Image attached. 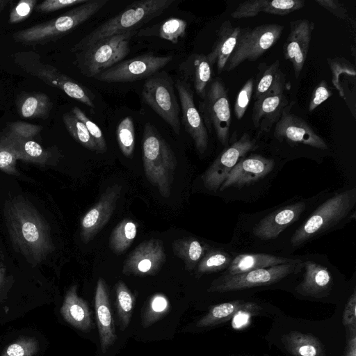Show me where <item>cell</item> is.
<instances>
[{"label":"cell","mask_w":356,"mask_h":356,"mask_svg":"<svg viewBox=\"0 0 356 356\" xmlns=\"http://www.w3.org/2000/svg\"><path fill=\"white\" fill-rule=\"evenodd\" d=\"M3 216L14 250L33 266L55 250L49 224L35 206L22 196L7 200Z\"/></svg>","instance_id":"cell-1"},{"label":"cell","mask_w":356,"mask_h":356,"mask_svg":"<svg viewBox=\"0 0 356 356\" xmlns=\"http://www.w3.org/2000/svg\"><path fill=\"white\" fill-rule=\"evenodd\" d=\"M174 0H140L134 1L120 13L104 22L83 38L72 49L79 52L108 37L138 31L142 25L161 15Z\"/></svg>","instance_id":"cell-2"},{"label":"cell","mask_w":356,"mask_h":356,"mask_svg":"<svg viewBox=\"0 0 356 356\" xmlns=\"http://www.w3.org/2000/svg\"><path fill=\"white\" fill-rule=\"evenodd\" d=\"M142 148L147 179L157 188L162 197H169L177 161L170 145L150 122L144 126Z\"/></svg>","instance_id":"cell-3"},{"label":"cell","mask_w":356,"mask_h":356,"mask_svg":"<svg viewBox=\"0 0 356 356\" xmlns=\"http://www.w3.org/2000/svg\"><path fill=\"white\" fill-rule=\"evenodd\" d=\"M356 203V188L338 193L323 202L293 233L291 243L298 246L345 218Z\"/></svg>","instance_id":"cell-4"},{"label":"cell","mask_w":356,"mask_h":356,"mask_svg":"<svg viewBox=\"0 0 356 356\" xmlns=\"http://www.w3.org/2000/svg\"><path fill=\"white\" fill-rule=\"evenodd\" d=\"M108 0H89L57 18L16 32V41L33 44L49 41L70 33L102 8Z\"/></svg>","instance_id":"cell-5"},{"label":"cell","mask_w":356,"mask_h":356,"mask_svg":"<svg viewBox=\"0 0 356 356\" xmlns=\"http://www.w3.org/2000/svg\"><path fill=\"white\" fill-rule=\"evenodd\" d=\"M137 32L128 31L108 37L77 52L76 63L81 73L93 78L123 60L130 51L129 41Z\"/></svg>","instance_id":"cell-6"},{"label":"cell","mask_w":356,"mask_h":356,"mask_svg":"<svg viewBox=\"0 0 356 356\" xmlns=\"http://www.w3.org/2000/svg\"><path fill=\"white\" fill-rule=\"evenodd\" d=\"M141 95L143 102L179 134L181 109L171 76L166 72H157L146 79Z\"/></svg>","instance_id":"cell-7"},{"label":"cell","mask_w":356,"mask_h":356,"mask_svg":"<svg viewBox=\"0 0 356 356\" xmlns=\"http://www.w3.org/2000/svg\"><path fill=\"white\" fill-rule=\"evenodd\" d=\"M284 28L277 24H262L252 29L241 28L224 70L232 71L246 60L254 61L259 58L279 40Z\"/></svg>","instance_id":"cell-8"},{"label":"cell","mask_w":356,"mask_h":356,"mask_svg":"<svg viewBox=\"0 0 356 356\" xmlns=\"http://www.w3.org/2000/svg\"><path fill=\"white\" fill-rule=\"evenodd\" d=\"M198 111L208 133L214 131L219 142L226 145L229 139L232 116L227 90L220 79L211 82L200 102Z\"/></svg>","instance_id":"cell-9"},{"label":"cell","mask_w":356,"mask_h":356,"mask_svg":"<svg viewBox=\"0 0 356 356\" xmlns=\"http://www.w3.org/2000/svg\"><path fill=\"white\" fill-rule=\"evenodd\" d=\"M302 266L300 261L240 274L223 275L214 280L207 291L211 293H226L271 284L292 273H298Z\"/></svg>","instance_id":"cell-10"},{"label":"cell","mask_w":356,"mask_h":356,"mask_svg":"<svg viewBox=\"0 0 356 356\" xmlns=\"http://www.w3.org/2000/svg\"><path fill=\"white\" fill-rule=\"evenodd\" d=\"M172 59V56L148 53L122 60L92 79L106 83L131 82L147 79L160 71Z\"/></svg>","instance_id":"cell-11"},{"label":"cell","mask_w":356,"mask_h":356,"mask_svg":"<svg viewBox=\"0 0 356 356\" xmlns=\"http://www.w3.org/2000/svg\"><path fill=\"white\" fill-rule=\"evenodd\" d=\"M257 147L255 140L248 133H244L225 149L206 170L202 176L204 187L216 191L240 159Z\"/></svg>","instance_id":"cell-12"},{"label":"cell","mask_w":356,"mask_h":356,"mask_svg":"<svg viewBox=\"0 0 356 356\" xmlns=\"http://www.w3.org/2000/svg\"><path fill=\"white\" fill-rule=\"evenodd\" d=\"M166 260L163 241L151 238L138 244L127 256L122 273L129 276H152L157 274Z\"/></svg>","instance_id":"cell-13"},{"label":"cell","mask_w":356,"mask_h":356,"mask_svg":"<svg viewBox=\"0 0 356 356\" xmlns=\"http://www.w3.org/2000/svg\"><path fill=\"white\" fill-rule=\"evenodd\" d=\"M293 102L283 111L275 124L274 136L280 142L291 145L302 144L316 149H327L326 143L309 124L300 117L290 113Z\"/></svg>","instance_id":"cell-14"},{"label":"cell","mask_w":356,"mask_h":356,"mask_svg":"<svg viewBox=\"0 0 356 356\" xmlns=\"http://www.w3.org/2000/svg\"><path fill=\"white\" fill-rule=\"evenodd\" d=\"M180 101L181 122L193 139L197 151L202 154L209 144V133L194 102L193 90L186 81L177 79L175 83Z\"/></svg>","instance_id":"cell-15"},{"label":"cell","mask_w":356,"mask_h":356,"mask_svg":"<svg viewBox=\"0 0 356 356\" xmlns=\"http://www.w3.org/2000/svg\"><path fill=\"white\" fill-rule=\"evenodd\" d=\"M122 186L118 184L108 186L97 202L83 216L80 222V237L88 243L106 225L115 210Z\"/></svg>","instance_id":"cell-16"},{"label":"cell","mask_w":356,"mask_h":356,"mask_svg":"<svg viewBox=\"0 0 356 356\" xmlns=\"http://www.w3.org/2000/svg\"><path fill=\"white\" fill-rule=\"evenodd\" d=\"M285 77L278 81L263 97L254 101L252 120L255 129L269 132L280 119L284 109L289 104L284 94Z\"/></svg>","instance_id":"cell-17"},{"label":"cell","mask_w":356,"mask_h":356,"mask_svg":"<svg viewBox=\"0 0 356 356\" xmlns=\"http://www.w3.org/2000/svg\"><path fill=\"white\" fill-rule=\"evenodd\" d=\"M315 24L301 19L289 23V32L283 45V54L292 64L294 74L298 79L302 70L309 51Z\"/></svg>","instance_id":"cell-18"},{"label":"cell","mask_w":356,"mask_h":356,"mask_svg":"<svg viewBox=\"0 0 356 356\" xmlns=\"http://www.w3.org/2000/svg\"><path fill=\"white\" fill-rule=\"evenodd\" d=\"M274 165L273 159L259 154L243 157L229 172L219 189L222 191L231 187L241 188L252 184L270 172Z\"/></svg>","instance_id":"cell-19"},{"label":"cell","mask_w":356,"mask_h":356,"mask_svg":"<svg viewBox=\"0 0 356 356\" xmlns=\"http://www.w3.org/2000/svg\"><path fill=\"white\" fill-rule=\"evenodd\" d=\"M306 208L300 202L280 208L262 218L252 229L254 235L262 240L277 238L287 227L297 221Z\"/></svg>","instance_id":"cell-20"},{"label":"cell","mask_w":356,"mask_h":356,"mask_svg":"<svg viewBox=\"0 0 356 356\" xmlns=\"http://www.w3.org/2000/svg\"><path fill=\"white\" fill-rule=\"evenodd\" d=\"M95 309L101 350L106 353L115 342L117 335L111 314L108 290L105 280L102 277H99L97 282Z\"/></svg>","instance_id":"cell-21"},{"label":"cell","mask_w":356,"mask_h":356,"mask_svg":"<svg viewBox=\"0 0 356 356\" xmlns=\"http://www.w3.org/2000/svg\"><path fill=\"white\" fill-rule=\"evenodd\" d=\"M332 83L355 117L356 70L355 65L343 57L327 58Z\"/></svg>","instance_id":"cell-22"},{"label":"cell","mask_w":356,"mask_h":356,"mask_svg":"<svg viewBox=\"0 0 356 356\" xmlns=\"http://www.w3.org/2000/svg\"><path fill=\"white\" fill-rule=\"evenodd\" d=\"M305 6L303 0H248L232 11L234 19L252 17L260 13L284 16Z\"/></svg>","instance_id":"cell-23"},{"label":"cell","mask_w":356,"mask_h":356,"mask_svg":"<svg viewBox=\"0 0 356 356\" xmlns=\"http://www.w3.org/2000/svg\"><path fill=\"white\" fill-rule=\"evenodd\" d=\"M180 70L190 86L193 85L196 94L202 99L211 82L212 66L207 55L193 54L180 65Z\"/></svg>","instance_id":"cell-24"},{"label":"cell","mask_w":356,"mask_h":356,"mask_svg":"<svg viewBox=\"0 0 356 356\" xmlns=\"http://www.w3.org/2000/svg\"><path fill=\"white\" fill-rule=\"evenodd\" d=\"M60 312L67 323L79 330L88 332L94 327L88 305L78 296L76 285L66 292Z\"/></svg>","instance_id":"cell-25"},{"label":"cell","mask_w":356,"mask_h":356,"mask_svg":"<svg viewBox=\"0 0 356 356\" xmlns=\"http://www.w3.org/2000/svg\"><path fill=\"white\" fill-rule=\"evenodd\" d=\"M5 134L10 140L18 160L45 166L56 165L61 157L57 149H44L35 141L19 138L9 132Z\"/></svg>","instance_id":"cell-26"},{"label":"cell","mask_w":356,"mask_h":356,"mask_svg":"<svg viewBox=\"0 0 356 356\" xmlns=\"http://www.w3.org/2000/svg\"><path fill=\"white\" fill-rule=\"evenodd\" d=\"M302 265L305 270L304 277L296 288V291L316 298L327 296L332 286V277L327 268L312 261H307Z\"/></svg>","instance_id":"cell-27"},{"label":"cell","mask_w":356,"mask_h":356,"mask_svg":"<svg viewBox=\"0 0 356 356\" xmlns=\"http://www.w3.org/2000/svg\"><path fill=\"white\" fill-rule=\"evenodd\" d=\"M240 26H234L226 20L220 26L217 38L211 51L207 55L210 64L217 67L218 73H221L236 44L241 31Z\"/></svg>","instance_id":"cell-28"},{"label":"cell","mask_w":356,"mask_h":356,"mask_svg":"<svg viewBox=\"0 0 356 356\" xmlns=\"http://www.w3.org/2000/svg\"><path fill=\"white\" fill-rule=\"evenodd\" d=\"M38 76L49 84L62 90L67 96L94 108V96L87 88L52 67L41 70Z\"/></svg>","instance_id":"cell-29"},{"label":"cell","mask_w":356,"mask_h":356,"mask_svg":"<svg viewBox=\"0 0 356 356\" xmlns=\"http://www.w3.org/2000/svg\"><path fill=\"white\" fill-rule=\"evenodd\" d=\"M300 259L277 257L266 254H240L232 259L227 274L236 275L255 269L300 261Z\"/></svg>","instance_id":"cell-30"},{"label":"cell","mask_w":356,"mask_h":356,"mask_svg":"<svg viewBox=\"0 0 356 356\" xmlns=\"http://www.w3.org/2000/svg\"><path fill=\"white\" fill-rule=\"evenodd\" d=\"M257 307L256 303L242 300L220 303L211 307L195 325L200 329L213 327L228 321L241 311Z\"/></svg>","instance_id":"cell-31"},{"label":"cell","mask_w":356,"mask_h":356,"mask_svg":"<svg viewBox=\"0 0 356 356\" xmlns=\"http://www.w3.org/2000/svg\"><path fill=\"white\" fill-rule=\"evenodd\" d=\"M282 341L293 356H325L323 343L312 334L291 331L282 336Z\"/></svg>","instance_id":"cell-32"},{"label":"cell","mask_w":356,"mask_h":356,"mask_svg":"<svg viewBox=\"0 0 356 356\" xmlns=\"http://www.w3.org/2000/svg\"><path fill=\"white\" fill-rule=\"evenodd\" d=\"M172 248L174 254L183 260L188 271L193 270L209 250L206 243L194 237L176 239L172 242Z\"/></svg>","instance_id":"cell-33"},{"label":"cell","mask_w":356,"mask_h":356,"mask_svg":"<svg viewBox=\"0 0 356 356\" xmlns=\"http://www.w3.org/2000/svg\"><path fill=\"white\" fill-rule=\"evenodd\" d=\"M138 225L130 218H124L113 229L109 237V247L112 252L122 254L133 243L137 235Z\"/></svg>","instance_id":"cell-34"},{"label":"cell","mask_w":356,"mask_h":356,"mask_svg":"<svg viewBox=\"0 0 356 356\" xmlns=\"http://www.w3.org/2000/svg\"><path fill=\"white\" fill-rule=\"evenodd\" d=\"M258 70L253 95L254 101L265 95L278 81L285 77L280 69L279 60L270 65L260 63Z\"/></svg>","instance_id":"cell-35"},{"label":"cell","mask_w":356,"mask_h":356,"mask_svg":"<svg viewBox=\"0 0 356 356\" xmlns=\"http://www.w3.org/2000/svg\"><path fill=\"white\" fill-rule=\"evenodd\" d=\"M51 108V100L42 93L28 94L19 102V113L25 118H47Z\"/></svg>","instance_id":"cell-36"},{"label":"cell","mask_w":356,"mask_h":356,"mask_svg":"<svg viewBox=\"0 0 356 356\" xmlns=\"http://www.w3.org/2000/svg\"><path fill=\"white\" fill-rule=\"evenodd\" d=\"M116 307L118 318L122 330L130 322L135 302V298L127 286L122 281L115 284Z\"/></svg>","instance_id":"cell-37"},{"label":"cell","mask_w":356,"mask_h":356,"mask_svg":"<svg viewBox=\"0 0 356 356\" xmlns=\"http://www.w3.org/2000/svg\"><path fill=\"white\" fill-rule=\"evenodd\" d=\"M232 260L227 252L218 249H209L197 265L196 274L202 275L227 268Z\"/></svg>","instance_id":"cell-38"},{"label":"cell","mask_w":356,"mask_h":356,"mask_svg":"<svg viewBox=\"0 0 356 356\" xmlns=\"http://www.w3.org/2000/svg\"><path fill=\"white\" fill-rule=\"evenodd\" d=\"M63 121L69 134L75 140L89 150L99 152L97 146L85 124L72 112L64 113Z\"/></svg>","instance_id":"cell-39"},{"label":"cell","mask_w":356,"mask_h":356,"mask_svg":"<svg viewBox=\"0 0 356 356\" xmlns=\"http://www.w3.org/2000/svg\"><path fill=\"white\" fill-rule=\"evenodd\" d=\"M117 140L123 155L131 158L135 147V130L132 118L127 116L122 119L116 129Z\"/></svg>","instance_id":"cell-40"},{"label":"cell","mask_w":356,"mask_h":356,"mask_svg":"<svg viewBox=\"0 0 356 356\" xmlns=\"http://www.w3.org/2000/svg\"><path fill=\"white\" fill-rule=\"evenodd\" d=\"M39 350L35 338L20 337L6 346L0 356H35Z\"/></svg>","instance_id":"cell-41"},{"label":"cell","mask_w":356,"mask_h":356,"mask_svg":"<svg viewBox=\"0 0 356 356\" xmlns=\"http://www.w3.org/2000/svg\"><path fill=\"white\" fill-rule=\"evenodd\" d=\"M17 160V154L4 134L0 137V170L8 175L19 176L16 167Z\"/></svg>","instance_id":"cell-42"},{"label":"cell","mask_w":356,"mask_h":356,"mask_svg":"<svg viewBox=\"0 0 356 356\" xmlns=\"http://www.w3.org/2000/svg\"><path fill=\"white\" fill-rule=\"evenodd\" d=\"M187 22L179 18L171 17L161 24L158 35L173 44H177L180 38L186 35Z\"/></svg>","instance_id":"cell-43"},{"label":"cell","mask_w":356,"mask_h":356,"mask_svg":"<svg viewBox=\"0 0 356 356\" xmlns=\"http://www.w3.org/2000/svg\"><path fill=\"white\" fill-rule=\"evenodd\" d=\"M71 112L85 124L90 135L95 142L99 152H105L107 150V145L104 134L100 128L94 122H92L79 107L74 106L72 108Z\"/></svg>","instance_id":"cell-44"},{"label":"cell","mask_w":356,"mask_h":356,"mask_svg":"<svg viewBox=\"0 0 356 356\" xmlns=\"http://www.w3.org/2000/svg\"><path fill=\"white\" fill-rule=\"evenodd\" d=\"M168 301L164 296L161 294L154 296L144 315L145 326L154 323L168 309Z\"/></svg>","instance_id":"cell-45"},{"label":"cell","mask_w":356,"mask_h":356,"mask_svg":"<svg viewBox=\"0 0 356 356\" xmlns=\"http://www.w3.org/2000/svg\"><path fill=\"white\" fill-rule=\"evenodd\" d=\"M254 79H248L237 94L234 104V115L237 120H241L245 115L251 101L254 90Z\"/></svg>","instance_id":"cell-46"},{"label":"cell","mask_w":356,"mask_h":356,"mask_svg":"<svg viewBox=\"0 0 356 356\" xmlns=\"http://www.w3.org/2000/svg\"><path fill=\"white\" fill-rule=\"evenodd\" d=\"M342 323L346 332V337L356 334V291L354 289L343 309Z\"/></svg>","instance_id":"cell-47"},{"label":"cell","mask_w":356,"mask_h":356,"mask_svg":"<svg viewBox=\"0 0 356 356\" xmlns=\"http://www.w3.org/2000/svg\"><path fill=\"white\" fill-rule=\"evenodd\" d=\"M41 126L24 122H14L9 126V133L19 138L31 140L42 130Z\"/></svg>","instance_id":"cell-48"},{"label":"cell","mask_w":356,"mask_h":356,"mask_svg":"<svg viewBox=\"0 0 356 356\" xmlns=\"http://www.w3.org/2000/svg\"><path fill=\"white\" fill-rule=\"evenodd\" d=\"M36 0H22L11 10L9 17L10 24L19 23L27 18L35 6Z\"/></svg>","instance_id":"cell-49"},{"label":"cell","mask_w":356,"mask_h":356,"mask_svg":"<svg viewBox=\"0 0 356 356\" xmlns=\"http://www.w3.org/2000/svg\"><path fill=\"white\" fill-rule=\"evenodd\" d=\"M332 95V92L329 88L326 81L325 80L321 81L313 90L308 106V111L312 112Z\"/></svg>","instance_id":"cell-50"},{"label":"cell","mask_w":356,"mask_h":356,"mask_svg":"<svg viewBox=\"0 0 356 356\" xmlns=\"http://www.w3.org/2000/svg\"><path fill=\"white\" fill-rule=\"evenodd\" d=\"M89 0H46L36 6L40 13H51L64 8L79 6L87 3Z\"/></svg>","instance_id":"cell-51"},{"label":"cell","mask_w":356,"mask_h":356,"mask_svg":"<svg viewBox=\"0 0 356 356\" xmlns=\"http://www.w3.org/2000/svg\"><path fill=\"white\" fill-rule=\"evenodd\" d=\"M316 2L337 18L345 20L348 18V10L338 0H316Z\"/></svg>","instance_id":"cell-52"},{"label":"cell","mask_w":356,"mask_h":356,"mask_svg":"<svg viewBox=\"0 0 356 356\" xmlns=\"http://www.w3.org/2000/svg\"><path fill=\"white\" fill-rule=\"evenodd\" d=\"M346 339V346L342 356H356V334Z\"/></svg>","instance_id":"cell-53"},{"label":"cell","mask_w":356,"mask_h":356,"mask_svg":"<svg viewBox=\"0 0 356 356\" xmlns=\"http://www.w3.org/2000/svg\"><path fill=\"white\" fill-rule=\"evenodd\" d=\"M8 280V276L7 274V270L5 266L0 268V293L3 291L6 286Z\"/></svg>","instance_id":"cell-54"},{"label":"cell","mask_w":356,"mask_h":356,"mask_svg":"<svg viewBox=\"0 0 356 356\" xmlns=\"http://www.w3.org/2000/svg\"><path fill=\"white\" fill-rule=\"evenodd\" d=\"M8 2V1H4V0L0 1V12L6 6V5Z\"/></svg>","instance_id":"cell-55"},{"label":"cell","mask_w":356,"mask_h":356,"mask_svg":"<svg viewBox=\"0 0 356 356\" xmlns=\"http://www.w3.org/2000/svg\"><path fill=\"white\" fill-rule=\"evenodd\" d=\"M4 264H3V262L0 260V268H1L2 266H3Z\"/></svg>","instance_id":"cell-56"}]
</instances>
